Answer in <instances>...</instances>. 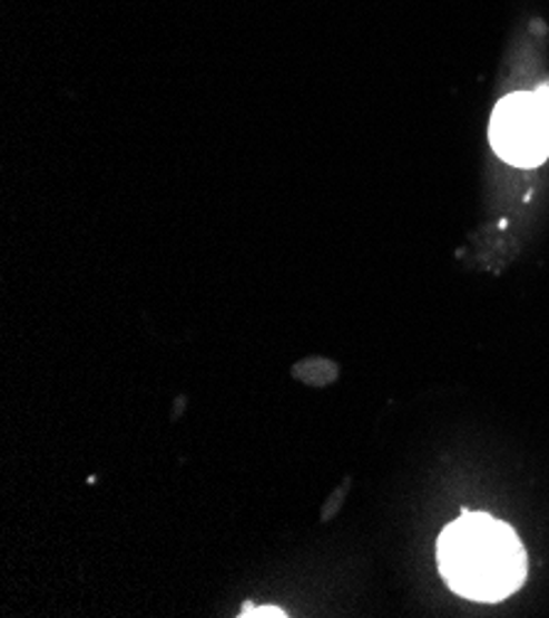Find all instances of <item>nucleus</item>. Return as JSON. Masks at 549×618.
Segmentation results:
<instances>
[{
	"instance_id": "obj_1",
	"label": "nucleus",
	"mask_w": 549,
	"mask_h": 618,
	"mask_svg": "<svg viewBox=\"0 0 549 618\" xmlns=\"http://www.w3.org/2000/svg\"><path fill=\"white\" fill-rule=\"evenodd\" d=\"M437 559L443 581L471 601L496 604L528 579V552L508 522L465 512L441 532Z\"/></svg>"
},
{
	"instance_id": "obj_2",
	"label": "nucleus",
	"mask_w": 549,
	"mask_h": 618,
	"mask_svg": "<svg viewBox=\"0 0 549 618\" xmlns=\"http://www.w3.org/2000/svg\"><path fill=\"white\" fill-rule=\"evenodd\" d=\"M490 146L516 168H537L549 156V89L512 91L490 119Z\"/></svg>"
},
{
	"instance_id": "obj_3",
	"label": "nucleus",
	"mask_w": 549,
	"mask_h": 618,
	"mask_svg": "<svg viewBox=\"0 0 549 618\" xmlns=\"http://www.w3.org/2000/svg\"><path fill=\"white\" fill-rule=\"evenodd\" d=\"M239 616H286L284 611H278V609H266V606H244V614Z\"/></svg>"
}]
</instances>
